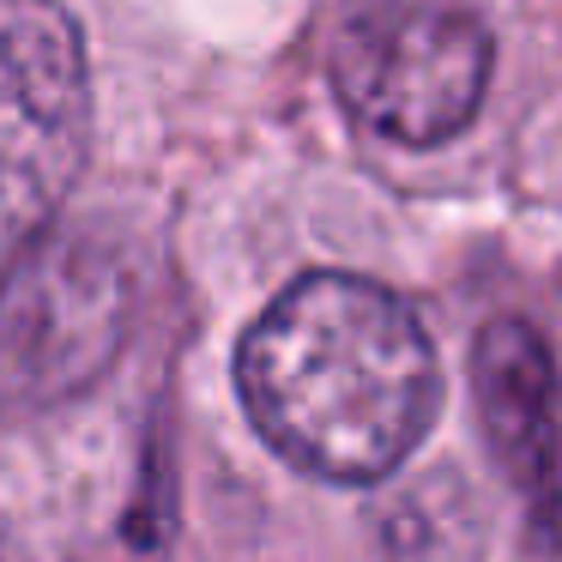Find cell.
Returning <instances> with one entry per match:
<instances>
[{
    "label": "cell",
    "instance_id": "7a4b0ae2",
    "mask_svg": "<svg viewBox=\"0 0 562 562\" xmlns=\"http://www.w3.org/2000/svg\"><path fill=\"white\" fill-rule=\"evenodd\" d=\"M134 272L86 224L37 231L0 272V424L86 393L122 351Z\"/></svg>",
    "mask_w": 562,
    "mask_h": 562
},
{
    "label": "cell",
    "instance_id": "6da1fadb",
    "mask_svg": "<svg viewBox=\"0 0 562 562\" xmlns=\"http://www.w3.org/2000/svg\"><path fill=\"white\" fill-rule=\"evenodd\" d=\"M236 387L272 453L333 484H375L436 424L441 363L400 291L303 272L243 333Z\"/></svg>",
    "mask_w": 562,
    "mask_h": 562
},
{
    "label": "cell",
    "instance_id": "5b68a950",
    "mask_svg": "<svg viewBox=\"0 0 562 562\" xmlns=\"http://www.w3.org/2000/svg\"><path fill=\"white\" fill-rule=\"evenodd\" d=\"M472 400L502 477L544 538L562 532V381L526 321L502 315L472 345Z\"/></svg>",
    "mask_w": 562,
    "mask_h": 562
},
{
    "label": "cell",
    "instance_id": "3957f363",
    "mask_svg": "<svg viewBox=\"0 0 562 562\" xmlns=\"http://www.w3.org/2000/svg\"><path fill=\"white\" fill-rule=\"evenodd\" d=\"M484 19L429 0H375L333 31V91L357 127L393 146H441L465 134L490 86Z\"/></svg>",
    "mask_w": 562,
    "mask_h": 562
},
{
    "label": "cell",
    "instance_id": "52a82bcc",
    "mask_svg": "<svg viewBox=\"0 0 562 562\" xmlns=\"http://www.w3.org/2000/svg\"><path fill=\"white\" fill-rule=\"evenodd\" d=\"M0 562H31V557H25V550H19V538H13V532H7V526H0Z\"/></svg>",
    "mask_w": 562,
    "mask_h": 562
},
{
    "label": "cell",
    "instance_id": "277c9868",
    "mask_svg": "<svg viewBox=\"0 0 562 562\" xmlns=\"http://www.w3.org/2000/svg\"><path fill=\"white\" fill-rule=\"evenodd\" d=\"M91 146L86 43L61 7L0 0V248L49 231Z\"/></svg>",
    "mask_w": 562,
    "mask_h": 562
},
{
    "label": "cell",
    "instance_id": "8992f818",
    "mask_svg": "<svg viewBox=\"0 0 562 562\" xmlns=\"http://www.w3.org/2000/svg\"><path fill=\"white\" fill-rule=\"evenodd\" d=\"M375 538L387 562H477L484 514L460 472H424L381 502Z\"/></svg>",
    "mask_w": 562,
    "mask_h": 562
}]
</instances>
